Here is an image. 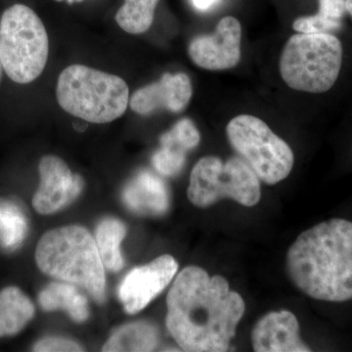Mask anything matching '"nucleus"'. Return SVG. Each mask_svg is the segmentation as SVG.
<instances>
[{"label": "nucleus", "instance_id": "obj_7", "mask_svg": "<svg viewBox=\"0 0 352 352\" xmlns=\"http://www.w3.org/2000/svg\"><path fill=\"white\" fill-rule=\"evenodd\" d=\"M187 196L198 208L210 207L222 199L254 207L261 200V183L242 157H232L223 163L219 157L207 156L192 170Z\"/></svg>", "mask_w": 352, "mask_h": 352}, {"label": "nucleus", "instance_id": "obj_16", "mask_svg": "<svg viewBox=\"0 0 352 352\" xmlns=\"http://www.w3.org/2000/svg\"><path fill=\"white\" fill-rule=\"evenodd\" d=\"M38 302L45 311L65 310L74 321L82 323L89 316L87 298L74 284L51 283L39 294Z\"/></svg>", "mask_w": 352, "mask_h": 352}, {"label": "nucleus", "instance_id": "obj_17", "mask_svg": "<svg viewBox=\"0 0 352 352\" xmlns=\"http://www.w3.org/2000/svg\"><path fill=\"white\" fill-rule=\"evenodd\" d=\"M34 307L17 287L0 292V338L20 333L32 320Z\"/></svg>", "mask_w": 352, "mask_h": 352}, {"label": "nucleus", "instance_id": "obj_15", "mask_svg": "<svg viewBox=\"0 0 352 352\" xmlns=\"http://www.w3.org/2000/svg\"><path fill=\"white\" fill-rule=\"evenodd\" d=\"M122 198L126 207L139 214L162 215L170 208L166 183L149 170L139 171L127 183Z\"/></svg>", "mask_w": 352, "mask_h": 352}, {"label": "nucleus", "instance_id": "obj_24", "mask_svg": "<svg viewBox=\"0 0 352 352\" xmlns=\"http://www.w3.org/2000/svg\"><path fill=\"white\" fill-rule=\"evenodd\" d=\"M194 6L200 10H207L210 6H214L217 0H192Z\"/></svg>", "mask_w": 352, "mask_h": 352}, {"label": "nucleus", "instance_id": "obj_3", "mask_svg": "<svg viewBox=\"0 0 352 352\" xmlns=\"http://www.w3.org/2000/svg\"><path fill=\"white\" fill-rule=\"evenodd\" d=\"M36 261L44 274L82 287L97 302H105V267L96 241L85 227H60L44 234Z\"/></svg>", "mask_w": 352, "mask_h": 352}, {"label": "nucleus", "instance_id": "obj_10", "mask_svg": "<svg viewBox=\"0 0 352 352\" xmlns=\"http://www.w3.org/2000/svg\"><path fill=\"white\" fill-rule=\"evenodd\" d=\"M177 270L175 259L170 254H164L131 270L119 289V296L127 314H136L144 309L170 285Z\"/></svg>", "mask_w": 352, "mask_h": 352}, {"label": "nucleus", "instance_id": "obj_8", "mask_svg": "<svg viewBox=\"0 0 352 352\" xmlns=\"http://www.w3.org/2000/svg\"><path fill=\"white\" fill-rule=\"evenodd\" d=\"M227 138L259 179L270 185L288 177L295 156L291 147L258 118L240 115L229 122Z\"/></svg>", "mask_w": 352, "mask_h": 352}, {"label": "nucleus", "instance_id": "obj_21", "mask_svg": "<svg viewBox=\"0 0 352 352\" xmlns=\"http://www.w3.org/2000/svg\"><path fill=\"white\" fill-rule=\"evenodd\" d=\"M342 28V21L331 19L320 13L298 18L294 22L293 29L300 34H326Z\"/></svg>", "mask_w": 352, "mask_h": 352}, {"label": "nucleus", "instance_id": "obj_20", "mask_svg": "<svg viewBox=\"0 0 352 352\" xmlns=\"http://www.w3.org/2000/svg\"><path fill=\"white\" fill-rule=\"evenodd\" d=\"M160 0H124L116 14L120 29L131 34H144L151 28Z\"/></svg>", "mask_w": 352, "mask_h": 352}, {"label": "nucleus", "instance_id": "obj_13", "mask_svg": "<svg viewBox=\"0 0 352 352\" xmlns=\"http://www.w3.org/2000/svg\"><path fill=\"white\" fill-rule=\"evenodd\" d=\"M252 344L256 352L311 351L300 338L298 319L288 310L261 317L252 329Z\"/></svg>", "mask_w": 352, "mask_h": 352}, {"label": "nucleus", "instance_id": "obj_14", "mask_svg": "<svg viewBox=\"0 0 352 352\" xmlns=\"http://www.w3.org/2000/svg\"><path fill=\"white\" fill-rule=\"evenodd\" d=\"M200 140V132L191 120H179L162 135L161 149L153 156V166L160 175H177L184 166L187 152L196 148Z\"/></svg>", "mask_w": 352, "mask_h": 352}, {"label": "nucleus", "instance_id": "obj_1", "mask_svg": "<svg viewBox=\"0 0 352 352\" xmlns=\"http://www.w3.org/2000/svg\"><path fill=\"white\" fill-rule=\"evenodd\" d=\"M166 327L183 351H228L245 314L242 296L226 278L198 266L184 268L166 296Z\"/></svg>", "mask_w": 352, "mask_h": 352}, {"label": "nucleus", "instance_id": "obj_18", "mask_svg": "<svg viewBox=\"0 0 352 352\" xmlns=\"http://www.w3.org/2000/svg\"><path fill=\"white\" fill-rule=\"evenodd\" d=\"M159 344L157 329L148 322L122 326L111 336L102 351H153Z\"/></svg>", "mask_w": 352, "mask_h": 352}, {"label": "nucleus", "instance_id": "obj_11", "mask_svg": "<svg viewBox=\"0 0 352 352\" xmlns=\"http://www.w3.org/2000/svg\"><path fill=\"white\" fill-rule=\"evenodd\" d=\"M242 27L232 16L222 18L212 36L192 39L188 53L197 66L208 71H222L237 66L241 59Z\"/></svg>", "mask_w": 352, "mask_h": 352}, {"label": "nucleus", "instance_id": "obj_6", "mask_svg": "<svg viewBox=\"0 0 352 352\" xmlns=\"http://www.w3.org/2000/svg\"><path fill=\"white\" fill-rule=\"evenodd\" d=\"M50 41L41 18L30 7L15 4L0 20V57L14 82L36 80L47 63Z\"/></svg>", "mask_w": 352, "mask_h": 352}, {"label": "nucleus", "instance_id": "obj_19", "mask_svg": "<svg viewBox=\"0 0 352 352\" xmlns=\"http://www.w3.org/2000/svg\"><path fill=\"white\" fill-rule=\"evenodd\" d=\"M126 235V226L116 219L102 220L96 229V245L104 267L113 272L122 270L124 258L120 243Z\"/></svg>", "mask_w": 352, "mask_h": 352}, {"label": "nucleus", "instance_id": "obj_23", "mask_svg": "<svg viewBox=\"0 0 352 352\" xmlns=\"http://www.w3.org/2000/svg\"><path fill=\"white\" fill-rule=\"evenodd\" d=\"M318 12L333 20L342 21L346 10V0H318Z\"/></svg>", "mask_w": 352, "mask_h": 352}, {"label": "nucleus", "instance_id": "obj_5", "mask_svg": "<svg viewBox=\"0 0 352 352\" xmlns=\"http://www.w3.org/2000/svg\"><path fill=\"white\" fill-rule=\"evenodd\" d=\"M342 64V45L337 36L296 34L289 38L280 58V74L289 87L308 94H324L333 87Z\"/></svg>", "mask_w": 352, "mask_h": 352}, {"label": "nucleus", "instance_id": "obj_25", "mask_svg": "<svg viewBox=\"0 0 352 352\" xmlns=\"http://www.w3.org/2000/svg\"><path fill=\"white\" fill-rule=\"evenodd\" d=\"M346 10L352 17V0H346Z\"/></svg>", "mask_w": 352, "mask_h": 352}, {"label": "nucleus", "instance_id": "obj_4", "mask_svg": "<svg viewBox=\"0 0 352 352\" xmlns=\"http://www.w3.org/2000/svg\"><path fill=\"white\" fill-rule=\"evenodd\" d=\"M56 96L65 112L99 124L122 117L131 98L122 78L85 65H72L60 74Z\"/></svg>", "mask_w": 352, "mask_h": 352}, {"label": "nucleus", "instance_id": "obj_26", "mask_svg": "<svg viewBox=\"0 0 352 352\" xmlns=\"http://www.w3.org/2000/svg\"><path fill=\"white\" fill-rule=\"evenodd\" d=\"M2 71H3V66H2L1 57H0V78H1Z\"/></svg>", "mask_w": 352, "mask_h": 352}, {"label": "nucleus", "instance_id": "obj_2", "mask_svg": "<svg viewBox=\"0 0 352 352\" xmlns=\"http://www.w3.org/2000/svg\"><path fill=\"white\" fill-rule=\"evenodd\" d=\"M296 288L317 300H352V222L332 219L303 231L287 254Z\"/></svg>", "mask_w": 352, "mask_h": 352}, {"label": "nucleus", "instance_id": "obj_12", "mask_svg": "<svg viewBox=\"0 0 352 352\" xmlns=\"http://www.w3.org/2000/svg\"><path fill=\"white\" fill-rule=\"evenodd\" d=\"M193 87L186 74L166 73L159 82L150 83L136 90L129 106L138 115L148 116L160 110L179 113L191 100Z\"/></svg>", "mask_w": 352, "mask_h": 352}, {"label": "nucleus", "instance_id": "obj_9", "mask_svg": "<svg viewBox=\"0 0 352 352\" xmlns=\"http://www.w3.org/2000/svg\"><path fill=\"white\" fill-rule=\"evenodd\" d=\"M41 184L32 199L34 210L41 214H52L78 198L85 188V180L69 170L61 157L47 155L39 162Z\"/></svg>", "mask_w": 352, "mask_h": 352}, {"label": "nucleus", "instance_id": "obj_22", "mask_svg": "<svg viewBox=\"0 0 352 352\" xmlns=\"http://www.w3.org/2000/svg\"><path fill=\"white\" fill-rule=\"evenodd\" d=\"M85 349L74 340L65 338H45L36 342L34 351L38 352H76L83 351Z\"/></svg>", "mask_w": 352, "mask_h": 352}]
</instances>
